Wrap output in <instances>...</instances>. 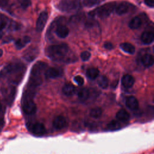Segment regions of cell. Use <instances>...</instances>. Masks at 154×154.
<instances>
[{
  "label": "cell",
  "instance_id": "6da1fadb",
  "mask_svg": "<svg viewBox=\"0 0 154 154\" xmlns=\"http://www.w3.org/2000/svg\"><path fill=\"white\" fill-rule=\"evenodd\" d=\"M25 70V65L21 62H11L1 70L0 78L7 80L9 84H17L22 80Z\"/></svg>",
  "mask_w": 154,
  "mask_h": 154
},
{
  "label": "cell",
  "instance_id": "7a4b0ae2",
  "mask_svg": "<svg viewBox=\"0 0 154 154\" xmlns=\"http://www.w3.org/2000/svg\"><path fill=\"white\" fill-rule=\"evenodd\" d=\"M69 53V48L64 43L51 45L46 49V55L52 60L56 61H67Z\"/></svg>",
  "mask_w": 154,
  "mask_h": 154
},
{
  "label": "cell",
  "instance_id": "3957f363",
  "mask_svg": "<svg viewBox=\"0 0 154 154\" xmlns=\"http://www.w3.org/2000/svg\"><path fill=\"white\" fill-rule=\"evenodd\" d=\"M116 6V2L106 3L90 11L88 14L91 17H97L99 18H105L109 16L115 9Z\"/></svg>",
  "mask_w": 154,
  "mask_h": 154
},
{
  "label": "cell",
  "instance_id": "277c9868",
  "mask_svg": "<svg viewBox=\"0 0 154 154\" xmlns=\"http://www.w3.org/2000/svg\"><path fill=\"white\" fill-rule=\"evenodd\" d=\"M79 6L78 0H61L58 4V8L63 12L71 13L77 10Z\"/></svg>",
  "mask_w": 154,
  "mask_h": 154
},
{
  "label": "cell",
  "instance_id": "5b68a950",
  "mask_svg": "<svg viewBox=\"0 0 154 154\" xmlns=\"http://www.w3.org/2000/svg\"><path fill=\"white\" fill-rule=\"evenodd\" d=\"M2 95L7 104H11L14 99L16 95V87L13 84H8L2 87L1 89Z\"/></svg>",
  "mask_w": 154,
  "mask_h": 154
},
{
  "label": "cell",
  "instance_id": "8992f818",
  "mask_svg": "<svg viewBox=\"0 0 154 154\" xmlns=\"http://www.w3.org/2000/svg\"><path fill=\"white\" fill-rule=\"evenodd\" d=\"M22 106L23 112L28 115H32L35 114L37 110L36 105L32 98L23 97Z\"/></svg>",
  "mask_w": 154,
  "mask_h": 154
},
{
  "label": "cell",
  "instance_id": "52a82bcc",
  "mask_svg": "<svg viewBox=\"0 0 154 154\" xmlns=\"http://www.w3.org/2000/svg\"><path fill=\"white\" fill-rule=\"evenodd\" d=\"M47 68V64L43 61L37 62L32 67L30 76L42 78V75L45 72Z\"/></svg>",
  "mask_w": 154,
  "mask_h": 154
},
{
  "label": "cell",
  "instance_id": "ba28073f",
  "mask_svg": "<svg viewBox=\"0 0 154 154\" xmlns=\"http://www.w3.org/2000/svg\"><path fill=\"white\" fill-rule=\"evenodd\" d=\"M9 27L13 29H17L19 28V25L13 21H11L7 16L5 14L0 13V30Z\"/></svg>",
  "mask_w": 154,
  "mask_h": 154
},
{
  "label": "cell",
  "instance_id": "9c48e42d",
  "mask_svg": "<svg viewBox=\"0 0 154 154\" xmlns=\"http://www.w3.org/2000/svg\"><path fill=\"white\" fill-rule=\"evenodd\" d=\"M63 74V70L60 67H50L45 72V75L46 78L55 79L61 76Z\"/></svg>",
  "mask_w": 154,
  "mask_h": 154
},
{
  "label": "cell",
  "instance_id": "30bf717a",
  "mask_svg": "<svg viewBox=\"0 0 154 154\" xmlns=\"http://www.w3.org/2000/svg\"><path fill=\"white\" fill-rule=\"evenodd\" d=\"M48 17V14L46 11H42L40 14L36 22V30L38 32H40L43 29L47 22Z\"/></svg>",
  "mask_w": 154,
  "mask_h": 154
},
{
  "label": "cell",
  "instance_id": "8fae6325",
  "mask_svg": "<svg viewBox=\"0 0 154 154\" xmlns=\"http://www.w3.org/2000/svg\"><path fill=\"white\" fill-rule=\"evenodd\" d=\"M53 126L57 129L60 130L64 128L67 125V121L64 117L63 116H58L55 117L53 120Z\"/></svg>",
  "mask_w": 154,
  "mask_h": 154
},
{
  "label": "cell",
  "instance_id": "7c38bea8",
  "mask_svg": "<svg viewBox=\"0 0 154 154\" xmlns=\"http://www.w3.org/2000/svg\"><path fill=\"white\" fill-rule=\"evenodd\" d=\"M31 130L32 132L38 136L43 135L46 133V128L43 124L41 123H35L31 126Z\"/></svg>",
  "mask_w": 154,
  "mask_h": 154
},
{
  "label": "cell",
  "instance_id": "4fadbf2b",
  "mask_svg": "<svg viewBox=\"0 0 154 154\" xmlns=\"http://www.w3.org/2000/svg\"><path fill=\"white\" fill-rule=\"evenodd\" d=\"M126 105L131 110L135 111L139 108V103L137 98L133 96H130L126 97L125 100Z\"/></svg>",
  "mask_w": 154,
  "mask_h": 154
},
{
  "label": "cell",
  "instance_id": "5bb4252c",
  "mask_svg": "<svg viewBox=\"0 0 154 154\" xmlns=\"http://www.w3.org/2000/svg\"><path fill=\"white\" fill-rule=\"evenodd\" d=\"M55 32L58 37L61 38H64L68 35L69 33V30L66 26L64 25L58 24L57 25L55 29Z\"/></svg>",
  "mask_w": 154,
  "mask_h": 154
},
{
  "label": "cell",
  "instance_id": "9a60e30c",
  "mask_svg": "<svg viewBox=\"0 0 154 154\" xmlns=\"http://www.w3.org/2000/svg\"><path fill=\"white\" fill-rule=\"evenodd\" d=\"M38 54V50L37 48H29L24 52L23 58L28 61H32L34 60Z\"/></svg>",
  "mask_w": 154,
  "mask_h": 154
},
{
  "label": "cell",
  "instance_id": "2e32d148",
  "mask_svg": "<svg viewBox=\"0 0 154 154\" xmlns=\"http://www.w3.org/2000/svg\"><path fill=\"white\" fill-rule=\"evenodd\" d=\"M129 8V4L127 2H122L119 5L116 6L115 10L117 14L123 15L126 13Z\"/></svg>",
  "mask_w": 154,
  "mask_h": 154
},
{
  "label": "cell",
  "instance_id": "e0dca14e",
  "mask_svg": "<svg viewBox=\"0 0 154 154\" xmlns=\"http://www.w3.org/2000/svg\"><path fill=\"white\" fill-rule=\"evenodd\" d=\"M122 84L125 88H131L133 86L135 82L134 78L129 74L124 75L122 78Z\"/></svg>",
  "mask_w": 154,
  "mask_h": 154
},
{
  "label": "cell",
  "instance_id": "ac0fdd59",
  "mask_svg": "<svg viewBox=\"0 0 154 154\" xmlns=\"http://www.w3.org/2000/svg\"><path fill=\"white\" fill-rule=\"evenodd\" d=\"M141 64L146 67H149L153 64L154 59L152 55L149 54H146L143 55L141 58Z\"/></svg>",
  "mask_w": 154,
  "mask_h": 154
},
{
  "label": "cell",
  "instance_id": "d6986e66",
  "mask_svg": "<svg viewBox=\"0 0 154 154\" xmlns=\"http://www.w3.org/2000/svg\"><path fill=\"white\" fill-rule=\"evenodd\" d=\"M154 39V35L152 32L144 31L143 32L141 36V40L142 42L146 45H149L153 42Z\"/></svg>",
  "mask_w": 154,
  "mask_h": 154
},
{
  "label": "cell",
  "instance_id": "ffe728a7",
  "mask_svg": "<svg viewBox=\"0 0 154 154\" xmlns=\"http://www.w3.org/2000/svg\"><path fill=\"white\" fill-rule=\"evenodd\" d=\"M31 40V38L28 36H23L22 38H18L14 43L15 46L17 49H21L24 48Z\"/></svg>",
  "mask_w": 154,
  "mask_h": 154
},
{
  "label": "cell",
  "instance_id": "44dd1931",
  "mask_svg": "<svg viewBox=\"0 0 154 154\" xmlns=\"http://www.w3.org/2000/svg\"><path fill=\"white\" fill-rule=\"evenodd\" d=\"M75 91V86L70 83H66L64 85L62 88L63 93L67 96H72Z\"/></svg>",
  "mask_w": 154,
  "mask_h": 154
},
{
  "label": "cell",
  "instance_id": "7402d4cb",
  "mask_svg": "<svg viewBox=\"0 0 154 154\" xmlns=\"http://www.w3.org/2000/svg\"><path fill=\"white\" fill-rule=\"evenodd\" d=\"M116 118L119 121L126 122L129 120L130 116L125 109H121L117 112Z\"/></svg>",
  "mask_w": 154,
  "mask_h": 154
},
{
  "label": "cell",
  "instance_id": "603a6c76",
  "mask_svg": "<svg viewBox=\"0 0 154 154\" xmlns=\"http://www.w3.org/2000/svg\"><path fill=\"white\" fill-rule=\"evenodd\" d=\"M78 98L82 102H85L88 99L90 96V91L87 88L81 89L78 93Z\"/></svg>",
  "mask_w": 154,
  "mask_h": 154
},
{
  "label": "cell",
  "instance_id": "cb8c5ba5",
  "mask_svg": "<svg viewBox=\"0 0 154 154\" xmlns=\"http://www.w3.org/2000/svg\"><path fill=\"white\" fill-rule=\"evenodd\" d=\"M142 24V20L139 16L134 17L129 22V27L132 29H137Z\"/></svg>",
  "mask_w": 154,
  "mask_h": 154
},
{
  "label": "cell",
  "instance_id": "d4e9b609",
  "mask_svg": "<svg viewBox=\"0 0 154 154\" xmlns=\"http://www.w3.org/2000/svg\"><path fill=\"white\" fill-rule=\"evenodd\" d=\"M99 74V70L96 67H90L87 69L86 71V75L88 78L91 80H94L97 78Z\"/></svg>",
  "mask_w": 154,
  "mask_h": 154
},
{
  "label": "cell",
  "instance_id": "484cf974",
  "mask_svg": "<svg viewBox=\"0 0 154 154\" xmlns=\"http://www.w3.org/2000/svg\"><path fill=\"white\" fill-rule=\"evenodd\" d=\"M120 47L124 52L130 54H134L135 51V47L131 43H123L120 44Z\"/></svg>",
  "mask_w": 154,
  "mask_h": 154
},
{
  "label": "cell",
  "instance_id": "4316f807",
  "mask_svg": "<svg viewBox=\"0 0 154 154\" xmlns=\"http://www.w3.org/2000/svg\"><path fill=\"white\" fill-rule=\"evenodd\" d=\"M102 114V109L100 107H95L90 109L89 115L94 119L99 118Z\"/></svg>",
  "mask_w": 154,
  "mask_h": 154
},
{
  "label": "cell",
  "instance_id": "83f0119b",
  "mask_svg": "<svg viewBox=\"0 0 154 154\" xmlns=\"http://www.w3.org/2000/svg\"><path fill=\"white\" fill-rule=\"evenodd\" d=\"M97 84L103 89L106 88L109 85V81L107 77L105 76H101L97 80Z\"/></svg>",
  "mask_w": 154,
  "mask_h": 154
},
{
  "label": "cell",
  "instance_id": "f1b7e54d",
  "mask_svg": "<svg viewBox=\"0 0 154 154\" xmlns=\"http://www.w3.org/2000/svg\"><path fill=\"white\" fill-rule=\"evenodd\" d=\"M107 128L109 131H116L121 128V125L118 121L113 120L108 124Z\"/></svg>",
  "mask_w": 154,
  "mask_h": 154
},
{
  "label": "cell",
  "instance_id": "f546056e",
  "mask_svg": "<svg viewBox=\"0 0 154 154\" xmlns=\"http://www.w3.org/2000/svg\"><path fill=\"white\" fill-rule=\"evenodd\" d=\"M99 0H84L83 5L87 7H91L98 4Z\"/></svg>",
  "mask_w": 154,
  "mask_h": 154
},
{
  "label": "cell",
  "instance_id": "4dcf8cb0",
  "mask_svg": "<svg viewBox=\"0 0 154 154\" xmlns=\"http://www.w3.org/2000/svg\"><path fill=\"white\" fill-rule=\"evenodd\" d=\"M80 57L82 61H86L90 59V58L91 57V54L88 51H84V52H81Z\"/></svg>",
  "mask_w": 154,
  "mask_h": 154
},
{
  "label": "cell",
  "instance_id": "1f68e13d",
  "mask_svg": "<svg viewBox=\"0 0 154 154\" xmlns=\"http://www.w3.org/2000/svg\"><path fill=\"white\" fill-rule=\"evenodd\" d=\"M74 81H75V82L76 84H78L79 86H81L84 84V80L83 79V78L82 76H81L80 75H77L76 76H75L74 78Z\"/></svg>",
  "mask_w": 154,
  "mask_h": 154
},
{
  "label": "cell",
  "instance_id": "d6a6232c",
  "mask_svg": "<svg viewBox=\"0 0 154 154\" xmlns=\"http://www.w3.org/2000/svg\"><path fill=\"white\" fill-rule=\"evenodd\" d=\"M31 4L30 0H22L20 2V6L22 8L25 9L30 6Z\"/></svg>",
  "mask_w": 154,
  "mask_h": 154
},
{
  "label": "cell",
  "instance_id": "836d02e7",
  "mask_svg": "<svg viewBox=\"0 0 154 154\" xmlns=\"http://www.w3.org/2000/svg\"><path fill=\"white\" fill-rule=\"evenodd\" d=\"M144 3L149 7L153 8L154 6L153 0H144Z\"/></svg>",
  "mask_w": 154,
  "mask_h": 154
},
{
  "label": "cell",
  "instance_id": "e575fe53",
  "mask_svg": "<svg viewBox=\"0 0 154 154\" xmlns=\"http://www.w3.org/2000/svg\"><path fill=\"white\" fill-rule=\"evenodd\" d=\"M104 48L106 49H108V50H111L113 48V45H112L111 43L110 42H105L104 43Z\"/></svg>",
  "mask_w": 154,
  "mask_h": 154
},
{
  "label": "cell",
  "instance_id": "d590c367",
  "mask_svg": "<svg viewBox=\"0 0 154 154\" xmlns=\"http://www.w3.org/2000/svg\"><path fill=\"white\" fill-rule=\"evenodd\" d=\"M8 4V0H0V8H4Z\"/></svg>",
  "mask_w": 154,
  "mask_h": 154
},
{
  "label": "cell",
  "instance_id": "8d00e7d4",
  "mask_svg": "<svg viewBox=\"0 0 154 154\" xmlns=\"http://www.w3.org/2000/svg\"><path fill=\"white\" fill-rule=\"evenodd\" d=\"M3 126H4V120H3V118H2L1 117H0V131L2 129Z\"/></svg>",
  "mask_w": 154,
  "mask_h": 154
},
{
  "label": "cell",
  "instance_id": "74e56055",
  "mask_svg": "<svg viewBox=\"0 0 154 154\" xmlns=\"http://www.w3.org/2000/svg\"><path fill=\"white\" fill-rule=\"evenodd\" d=\"M117 83H118V81H116H116H115L114 83H112V87L116 88V87H117Z\"/></svg>",
  "mask_w": 154,
  "mask_h": 154
},
{
  "label": "cell",
  "instance_id": "f35d334b",
  "mask_svg": "<svg viewBox=\"0 0 154 154\" xmlns=\"http://www.w3.org/2000/svg\"><path fill=\"white\" fill-rule=\"evenodd\" d=\"M2 54H3V51H2V49H0V57L2 55Z\"/></svg>",
  "mask_w": 154,
  "mask_h": 154
},
{
  "label": "cell",
  "instance_id": "ab89813d",
  "mask_svg": "<svg viewBox=\"0 0 154 154\" xmlns=\"http://www.w3.org/2000/svg\"><path fill=\"white\" fill-rule=\"evenodd\" d=\"M2 35V31H1V30H0V39L1 38Z\"/></svg>",
  "mask_w": 154,
  "mask_h": 154
},
{
  "label": "cell",
  "instance_id": "60d3db41",
  "mask_svg": "<svg viewBox=\"0 0 154 154\" xmlns=\"http://www.w3.org/2000/svg\"><path fill=\"white\" fill-rule=\"evenodd\" d=\"M2 105H1V103H0V113H1V111H2Z\"/></svg>",
  "mask_w": 154,
  "mask_h": 154
}]
</instances>
